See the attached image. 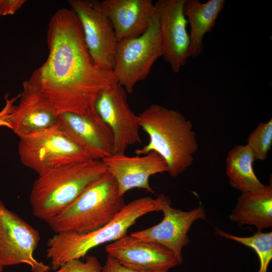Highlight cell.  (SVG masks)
<instances>
[{
    "label": "cell",
    "mask_w": 272,
    "mask_h": 272,
    "mask_svg": "<svg viewBox=\"0 0 272 272\" xmlns=\"http://www.w3.org/2000/svg\"><path fill=\"white\" fill-rule=\"evenodd\" d=\"M48 55L28 81L52 103L58 113L85 115L96 111L100 94L117 83L111 71L100 67L91 56L82 28L71 9L58 10L47 32Z\"/></svg>",
    "instance_id": "1"
},
{
    "label": "cell",
    "mask_w": 272,
    "mask_h": 272,
    "mask_svg": "<svg viewBox=\"0 0 272 272\" xmlns=\"http://www.w3.org/2000/svg\"><path fill=\"white\" fill-rule=\"evenodd\" d=\"M149 143L135 151L137 156L155 152L166 161L167 172L177 177L193 163L198 145L191 121L180 112L154 104L139 114Z\"/></svg>",
    "instance_id": "2"
},
{
    "label": "cell",
    "mask_w": 272,
    "mask_h": 272,
    "mask_svg": "<svg viewBox=\"0 0 272 272\" xmlns=\"http://www.w3.org/2000/svg\"><path fill=\"white\" fill-rule=\"evenodd\" d=\"M106 172L102 160H92L64 165L38 174L29 197L33 215L47 222Z\"/></svg>",
    "instance_id": "3"
},
{
    "label": "cell",
    "mask_w": 272,
    "mask_h": 272,
    "mask_svg": "<svg viewBox=\"0 0 272 272\" xmlns=\"http://www.w3.org/2000/svg\"><path fill=\"white\" fill-rule=\"evenodd\" d=\"M164 195L162 193L156 198L147 196L131 201L109 223L96 230L86 233H55L47 243L46 256L51 260L52 269L56 270L70 260L84 257L92 248L126 235L139 218L161 211Z\"/></svg>",
    "instance_id": "4"
},
{
    "label": "cell",
    "mask_w": 272,
    "mask_h": 272,
    "mask_svg": "<svg viewBox=\"0 0 272 272\" xmlns=\"http://www.w3.org/2000/svg\"><path fill=\"white\" fill-rule=\"evenodd\" d=\"M125 205L115 179L107 172L47 223L55 233H88L109 223Z\"/></svg>",
    "instance_id": "5"
},
{
    "label": "cell",
    "mask_w": 272,
    "mask_h": 272,
    "mask_svg": "<svg viewBox=\"0 0 272 272\" xmlns=\"http://www.w3.org/2000/svg\"><path fill=\"white\" fill-rule=\"evenodd\" d=\"M18 137L21 163L38 174L64 165L96 160L58 126Z\"/></svg>",
    "instance_id": "6"
},
{
    "label": "cell",
    "mask_w": 272,
    "mask_h": 272,
    "mask_svg": "<svg viewBox=\"0 0 272 272\" xmlns=\"http://www.w3.org/2000/svg\"><path fill=\"white\" fill-rule=\"evenodd\" d=\"M163 55V47L157 14L143 35L118 41L112 71L117 83L127 93L149 75L155 62Z\"/></svg>",
    "instance_id": "7"
},
{
    "label": "cell",
    "mask_w": 272,
    "mask_h": 272,
    "mask_svg": "<svg viewBox=\"0 0 272 272\" xmlns=\"http://www.w3.org/2000/svg\"><path fill=\"white\" fill-rule=\"evenodd\" d=\"M40 240L39 232L0 200V262L4 266L28 264L33 272H48L50 267L33 256Z\"/></svg>",
    "instance_id": "8"
},
{
    "label": "cell",
    "mask_w": 272,
    "mask_h": 272,
    "mask_svg": "<svg viewBox=\"0 0 272 272\" xmlns=\"http://www.w3.org/2000/svg\"><path fill=\"white\" fill-rule=\"evenodd\" d=\"M69 3L79 20L93 59L100 67L112 71L118 41L109 19L95 1L70 0Z\"/></svg>",
    "instance_id": "9"
},
{
    "label": "cell",
    "mask_w": 272,
    "mask_h": 272,
    "mask_svg": "<svg viewBox=\"0 0 272 272\" xmlns=\"http://www.w3.org/2000/svg\"><path fill=\"white\" fill-rule=\"evenodd\" d=\"M95 109L112 131L113 154L124 153L127 147L141 143L140 118L130 109L127 92L117 83L103 91L98 97Z\"/></svg>",
    "instance_id": "10"
},
{
    "label": "cell",
    "mask_w": 272,
    "mask_h": 272,
    "mask_svg": "<svg viewBox=\"0 0 272 272\" xmlns=\"http://www.w3.org/2000/svg\"><path fill=\"white\" fill-rule=\"evenodd\" d=\"M161 211L164 216L159 224L130 235L138 240L165 247L173 253L178 264H181L182 248L189 243L187 233L196 220L206 219L205 210L202 206L187 212L173 208L171 200L164 195Z\"/></svg>",
    "instance_id": "11"
},
{
    "label": "cell",
    "mask_w": 272,
    "mask_h": 272,
    "mask_svg": "<svg viewBox=\"0 0 272 272\" xmlns=\"http://www.w3.org/2000/svg\"><path fill=\"white\" fill-rule=\"evenodd\" d=\"M184 0H158L154 3L163 47L164 60L178 73L190 57V38L183 12Z\"/></svg>",
    "instance_id": "12"
},
{
    "label": "cell",
    "mask_w": 272,
    "mask_h": 272,
    "mask_svg": "<svg viewBox=\"0 0 272 272\" xmlns=\"http://www.w3.org/2000/svg\"><path fill=\"white\" fill-rule=\"evenodd\" d=\"M102 160L107 172L115 179L121 196L135 188L154 193L149 183L150 177L168 171L166 161L154 151L135 156H129L124 153H114Z\"/></svg>",
    "instance_id": "13"
},
{
    "label": "cell",
    "mask_w": 272,
    "mask_h": 272,
    "mask_svg": "<svg viewBox=\"0 0 272 272\" xmlns=\"http://www.w3.org/2000/svg\"><path fill=\"white\" fill-rule=\"evenodd\" d=\"M58 127L96 160L113 154V135L97 111L85 115L59 114Z\"/></svg>",
    "instance_id": "14"
},
{
    "label": "cell",
    "mask_w": 272,
    "mask_h": 272,
    "mask_svg": "<svg viewBox=\"0 0 272 272\" xmlns=\"http://www.w3.org/2000/svg\"><path fill=\"white\" fill-rule=\"evenodd\" d=\"M105 250L122 265L141 271H168L178 264L173 253L165 247L127 234L106 246Z\"/></svg>",
    "instance_id": "15"
},
{
    "label": "cell",
    "mask_w": 272,
    "mask_h": 272,
    "mask_svg": "<svg viewBox=\"0 0 272 272\" xmlns=\"http://www.w3.org/2000/svg\"><path fill=\"white\" fill-rule=\"evenodd\" d=\"M111 22L118 41L144 34L157 16L152 0L95 1Z\"/></svg>",
    "instance_id": "16"
},
{
    "label": "cell",
    "mask_w": 272,
    "mask_h": 272,
    "mask_svg": "<svg viewBox=\"0 0 272 272\" xmlns=\"http://www.w3.org/2000/svg\"><path fill=\"white\" fill-rule=\"evenodd\" d=\"M12 130L18 137L58 125L59 113L52 103L28 80L23 83Z\"/></svg>",
    "instance_id": "17"
},
{
    "label": "cell",
    "mask_w": 272,
    "mask_h": 272,
    "mask_svg": "<svg viewBox=\"0 0 272 272\" xmlns=\"http://www.w3.org/2000/svg\"><path fill=\"white\" fill-rule=\"evenodd\" d=\"M229 218L239 226H254L258 231L271 227V184L255 191L241 193Z\"/></svg>",
    "instance_id": "18"
},
{
    "label": "cell",
    "mask_w": 272,
    "mask_h": 272,
    "mask_svg": "<svg viewBox=\"0 0 272 272\" xmlns=\"http://www.w3.org/2000/svg\"><path fill=\"white\" fill-rule=\"evenodd\" d=\"M225 3V0H208L205 3L199 0H184L183 12L190 28V57L202 53L203 37L215 26Z\"/></svg>",
    "instance_id": "19"
},
{
    "label": "cell",
    "mask_w": 272,
    "mask_h": 272,
    "mask_svg": "<svg viewBox=\"0 0 272 272\" xmlns=\"http://www.w3.org/2000/svg\"><path fill=\"white\" fill-rule=\"evenodd\" d=\"M253 154L247 145H236L228 153L226 173L230 185L241 193L258 190L265 185L256 177L252 167Z\"/></svg>",
    "instance_id": "20"
},
{
    "label": "cell",
    "mask_w": 272,
    "mask_h": 272,
    "mask_svg": "<svg viewBox=\"0 0 272 272\" xmlns=\"http://www.w3.org/2000/svg\"><path fill=\"white\" fill-rule=\"evenodd\" d=\"M215 233L226 238L234 240L252 248L256 253L260 262L258 272H267L272 259V232L257 231L249 237H238L215 228Z\"/></svg>",
    "instance_id": "21"
},
{
    "label": "cell",
    "mask_w": 272,
    "mask_h": 272,
    "mask_svg": "<svg viewBox=\"0 0 272 272\" xmlns=\"http://www.w3.org/2000/svg\"><path fill=\"white\" fill-rule=\"evenodd\" d=\"M246 145L252 151L255 160H264L272 146V119L259 123L249 135Z\"/></svg>",
    "instance_id": "22"
},
{
    "label": "cell",
    "mask_w": 272,
    "mask_h": 272,
    "mask_svg": "<svg viewBox=\"0 0 272 272\" xmlns=\"http://www.w3.org/2000/svg\"><path fill=\"white\" fill-rule=\"evenodd\" d=\"M48 272H102V266L96 256L86 255L85 261L80 259H73L57 269Z\"/></svg>",
    "instance_id": "23"
},
{
    "label": "cell",
    "mask_w": 272,
    "mask_h": 272,
    "mask_svg": "<svg viewBox=\"0 0 272 272\" xmlns=\"http://www.w3.org/2000/svg\"><path fill=\"white\" fill-rule=\"evenodd\" d=\"M19 95L9 98L8 94L5 95L6 104L0 111V127L5 126L12 129L13 114L16 107L15 102L19 98Z\"/></svg>",
    "instance_id": "24"
},
{
    "label": "cell",
    "mask_w": 272,
    "mask_h": 272,
    "mask_svg": "<svg viewBox=\"0 0 272 272\" xmlns=\"http://www.w3.org/2000/svg\"><path fill=\"white\" fill-rule=\"evenodd\" d=\"M168 270H161L152 272H168ZM102 272H145L128 268L120 263L114 257L107 255L105 264L102 267Z\"/></svg>",
    "instance_id": "25"
},
{
    "label": "cell",
    "mask_w": 272,
    "mask_h": 272,
    "mask_svg": "<svg viewBox=\"0 0 272 272\" xmlns=\"http://www.w3.org/2000/svg\"><path fill=\"white\" fill-rule=\"evenodd\" d=\"M26 2L25 0H0V16L14 14Z\"/></svg>",
    "instance_id": "26"
},
{
    "label": "cell",
    "mask_w": 272,
    "mask_h": 272,
    "mask_svg": "<svg viewBox=\"0 0 272 272\" xmlns=\"http://www.w3.org/2000/svg\"><path fill=\"white\" fill-rule=\"evenodd\" d=\"M4 266L0 262V272H2L3 270Z\"/></svg>",
    "instance_id": "27"
},
{
    "label": "cell",
    "mask_w": 272,
    "mask_h": 272,
    "mask_svg": "<svg viewBox=\"0 0 272 272\" xmlns=\"http://www.w3.org/2000/svg\"><path fill=\"white\" fill-rule=\"evenodd\" d=\"M0 17H1V16H0Z\"/></svg>",
    "instance_id": "28"
}]
</instances>
